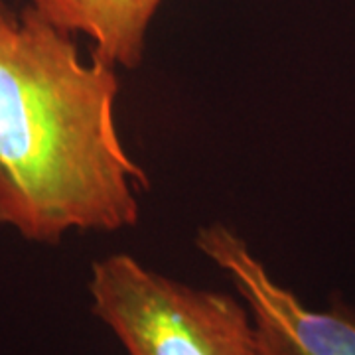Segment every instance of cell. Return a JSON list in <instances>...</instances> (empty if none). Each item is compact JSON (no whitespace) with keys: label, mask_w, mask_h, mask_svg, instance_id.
<instances>
[{"label":"cell","mask_w":355,"mask_h":355,"mask_svg":"<svg viewBox=\"0 0 355 355\" xmlns=\"http://www.w3.org/2000/svg\"><path fill=\"white\" fill-rule=\"evenodd\" d=\"M116 67L28 2L0 0V223L55 245L69 231L137 225L144 168L116 130Z\"/></svg>","instance_id":"obj_1"},{"label":"cell","mask_w":355,"mask_h":355,"mask_svg":"<svg viewBox=\"0 0 355 355\" xmlns=\"http://www.w3.org/2000/svg\"><path fill=\"white\" fill-rule=\"evenodd\" d=\"M89 296L128 355H263L241 298L170 279L130 254L95 261Z\"/></svg>","instance_id":"obj_2"},{"label":"cell","mask_w":355,"mask_h":355,"mask_svg":"<svg viewBox=\"0 0 355 355\" xmlns=\"http://www.w3.org/2000/svg\"><path fill=\"white\" fill-rule=\"evenodd\" d=\"M196 245L231 280L253 316L263 355H355V312L314 310L272 279L241 237L221 223L198 231Z\"/></svg>","instance_id":"obj_3"},{"label":"cell","mask_w":355,"mask_h":355,"mask_svg":"<svg viewBox=\"0 0 355 355\" xmlns=\"http://www.w3.org/2000/svg\"><path fill=\"white\" fill-rule=\"evenodd\" d=\"M51 24L91 40V60L137 69L162 0H28Z\"/></svg>","instance_id":"obj_4"}]
</instances>
